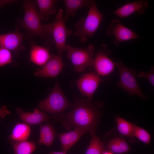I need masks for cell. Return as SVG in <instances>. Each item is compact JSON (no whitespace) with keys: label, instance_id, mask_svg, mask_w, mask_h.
Returning <instances> with one entry per match:
<instances>
[{"label":"cell","instance_id":"5bb4252c","mask_svg":"<svg viewBox=\"0 0 154 154\" xmlns=\"http://www.w3.org/2000/svg\"><path fill=\"white\" fill-rule=\"evenodd\" d=\"M23 36L19 32L0 34V47L9 50L21 49Z\"/></svg>","mask_w":154,"mask_h":154},{"label":"cell","instance_id":"ac0fdd59","mask_svg":"<svg viewBox=\"0 0 154 154\" xmlns=\"http://www.w3.org/2000/svg\"><path fill=\"white\" fill-rule=\"evenodd\" d=\"M31 133V129L29 125L18 123L13 127L9 139L13 142L28 141Z\"/></svg>","mask_w":154,"mask_h":154},{"label":"cell","instance_id":"5b68a950","mask_svg":"<svg viewBox=\"0 0 154 154\" xmlns=\"http://www.w3.org/2000/svg\"><path fill=\"white\" fill-rule=\"evenodd\" d=\"M115 64L118 69L119 77L116 86L127 92L129 96L135 95L143 100H146L147 97L142 92L136 78L137 70L128 68L121 61L115 62Z\"/></svg>","mask_w":154,"mask_h":154},{"label":"cell","instance_id":"9c48e42d","mask_svg":"<svg viewBox=\"0 0 154 154\" xmlns=\"http://www.w3.org/2000/svg\"><path fill=\"white\" fill-rule=\"evenodd\" d=\"M111 51L107 45L103 44L102 49L94 58L93 66L95 72L101 77L109 76L114 71L115 62L110 58Z\"/></svg>","mask_w":154,"mask_h":154},{"label":"cell","instance_id":"f546056e","mask_svg":"<svg viewBox=\"0 0 154 154\" xmlns=\"http://www.w3.org/2000/svg\"><path fill=\"white\" fill-rule=\"evenodd\" d=\"M49 154H67L64 152L51 151Z\"/></svg>","mask_w":154,"mask_h":154},{"label":"cell","instance_id":"d4e9b609","mask_svg":"<svg viewBox=\"0 0 154 154\" xmlns=\"http://www.w3.org/2000/svg\"><path fill=\"white\" fill-rule=\"evenodd\" d=\"M133 135L142 142L149 145L151 140L150 134L145 129L134 125Z\"/></svg>","mask_w":154,"mask_h":154},{"label":"cell","instance_id":"8992f818","mask_svg":"<svg viewBox=\"0 0 154 154\" xmlns=\"http://www.w3.org/2000/svg\"><path fill=\"white\" fill-rule=\"evenodd\" d=\"M73 104L67 100L57 82L48 97L39 104V109L51 114H60L72 108Z\"/></svg>","mask_w":154,"mask_h":154},{"label":"cell","instance_id":"44dd1931","mask_svg":"<svg viewBox=\"0 0 154 154\" xmlns=\"http://www.w3.org/2000/svg\"><path fill=\"white\" fill-rule=\"evenodd\" d=\"M12 147L14 154H32L37 148L36 142L28 141L13 142Z\"/></svg>","mask_w":154,"mask_h":154},{"label":"cell","instance_id":"d6986e66","mask_svg":"<svg viewBox=\"0 0 154 154\" xmlns=\"http://www.w3.org/2000/svg\"><path fill=\"white\" fill-rule=\"evenodd\" d=\"M90 1L87 0H64L66 9L64 19L66 21L70 16H73L79 9L84 7L89 8Z\"/></svg>","mask_w":154,"mask_h":154},{"label":"cell","instance_id":"30bf717a","mask_svg":"<svg viewBox=\"0 0 154 154\" xmlns=\"http://www.w3.org/2000/svg\"><path fill=\"white\" fill-rule=\"evenodd\" d=\"M107 35L114 37L113 43L119 46L121 43L140 37L133 31L123 25L117 19L112 20L106 32Z\"/></svg>","mask_w":154,"mask_h":154},{"label":"cell","instance_id":"7402d4cb","mask_svg":"<svg viewBox=\"0 0 154 154\" xmlns=\"http://www.w3.org/2000/svg\"><path fill=\"white\" fill-rule=\"evenodd\" d=\"M107 147L110 151L113 153H123L131 150V148L126 141L119 137L112 139L107 144Z\"/></svg>","mask_w":154,"mask_h":154},{"label":"cell","instance_id":"4316f807","mask_svg":"<svg viewBox=\"0 0 154 154\" xmlns=\"http://www.w3.org/2000/svg\"><path fill=\"white\" fill-rule=\"evenodd\" d=\"M139 78H143L146 79L153 86H154V68L152 66L151 70L148 72L143 71L140 72L137 75Z\"/></svg>","mask_w":154,"mask_h":154},{"label":"cell","instance_id":"603a6c76","mask_svg":"<svg viewBox=\"0 0 154 154\" xmlns=\"http://www.w3.org/2000/svg\"><path fill=\"white\" fill-rule=\"evenodd\" d=\"M116 120L118 130L120 133L129 139L133 138L134 125L119 117H116Z\"/></svg>","mask_w":154,"mask_h":154},{"label":"cell","instance_id":"4dcf8cb0","mask_svg":"<svg viewBox=\"0 0 154 154\" xmlns=\"http://www.w3.org/2000/svg\"><path fill=\"white\" fill-rule=\"evenodd\" d=\"M102 154H114V153L110 151H104Z\"/></svg>","mask_w":154,"mask_h":154},{"label":"cell","instance_id":"ffe728a7","mask_svg":"<svg viewBox=\"0 0 154 154\" xmlns=\"http://www.w3.org/2000/svg\"><path fill=\"white\" fill-rule=\"evenodd\" d=\"M40 125V137L38 143L50 146L55 137V130L52 126L49 124Z\"/></svg>","mask_w":154,"mask_h":154},{"label":"cell","instance_id":"484cf974","mask_svg":"<svg viewBox=\"0 0 154 154\" xmlns=\"http://www.w3.org/2000/svg\"><path fill=\"white\" fill-rule=\"evenodd\" d=\"M12 61V56L10 50L0 47V67L9 64Z\"/></svg>","mask_w":154,"mask_h":154},{"label":"cell","instance_id":"277c9868","mask_svg":"<svg viewBox=\"0 0 154 154\" xmlns=\"http://www.w3.org/2000/svg\"><path fill=\"white\" fill-rule=\"evenodd\" d=\"M66 20L63 16V10L59 9L56 15L54 20L52 22L43 25L46 31L53 38L58 54L66 51L67 38L72 32L66 27Z\"/></svg>","mask_w":154,"mask_h":154},{"label":"cell","instance_id":"7c38bea8","mask_svg":"<svg viewBox=\"0 0 154 154\" xmlns=\"http://www.w3.org/2000/svg\"><path fill=\"white\" fill-rule=\"evenodd\" d=\"M149 6L147 0H139L125 4L112 14L120 18L126 17L136 13L141 15L145 12Z\"/></svg>","mask_w":154,"mask_h":154},{"label":"cell","instance_id":"9a60e30c","mask_svg":"<svg viewBox=\"0 0 154 154\" xmlns=\"http://www.w3.org/2000/svg\"><path fill=\"white\" fill-rule=\"evenodd\" d=\"M16 111L19 118L28 125L40 124L49 119L46 113L37 109L31 112H25L19 108H17Z\"/></svg>","mask_w":154,"mask_h":154},{"label":"cell","instance_id":"cb8c5ba5","mask_svg":"<svg viewBox=\"0 0 154 154\" xmlns=\"http://www.w3.org/2000/svg\"><path fill=\"white\" fill-rule=\"evenodd\" d=\"M92 138L86 154H102L105 151L103 142L96 134L92 135Z\"/></svg>","mask_w":154,"mask_h":154},{"label":"cell","instance_id":"6da1fadb","mask_svg":"<svg viewBox=\"0 0 154 154\" xmlns=\"http://www.w3.org/2000/svg\"><path fill=\"white\" fill-rule=\"evenodd\" d=\"M73 109L63 115L60 119L66 130L84 128L92 135L95 134L101 115L100 106L92 100L74 96Z\"/></svg>","mask_w":154,"mask_h":154},{"label":"cell","instance_id":"4fadbf2b","mask_svg":"<svg viewBox=\"0 0 154 154\" xmlns=\"http://www.w3.org/2000/svg\"><path fill=\"white\" fill-rule=\"evenodd\" d=\"M87 132L88 131L85 128L77 127L69 132L58 134L62 151L66 153L67 152L82 136Z\"/></svg>","mask_w":154,"mask_h":154},{"label":"cell","instance_id":"3957f363","mask_svg":"<svg viewBox=\"0 0 154 154\" xmlns=\"http://www.w3.org/2000/svg\"><path fill=\"white\" fill-rule=\"evenodd\" d=\"M103 18L104 15L98 8L95 1L90 0L86 17L81 18L75 24V35L79 38L81 42H86L88 37L94 36Z\"/></svg>","mask_w":154,"mask_h":154},{"label":"cell","instance_id":"52a82bcc","mask_svg":"<svg viewBox=\"0 0 154 154\" xmlns=\"http://www.w3.org/2000/svg\"><path fill=\"white\" fill-rule=\"evenodd\" d=\"M95 50L94 45L90 44L86 48L74 47L67 44L66 51L67 56L74 66L75 71L80 73L88 67L93 66Z\"/></svg>","mask_w":154,"mask_h":154},{"label":"cell","instance_id":"83f0119b","mask_svg":"<svg viewBox=\"0 0 154 154\" xmlns=\"http://www.w3.org/2000/svg\"><path fill=\"white\" fill-rule=\"evenodd\" d=\"M11 114V112L8 110L7 107L4 105L0 109V117L1 118H4L7 115Z\"/></svg>","mask_w":154,"mask_h":154},{"label":"cell","instance_id":"2e32d148","mask_svg":"<svg viewBox=\"0 0 154 154\" xmlns=\"http://www.w3.org/2000/svg\"><path fill=\"white\" fill-rule=\"evenodd\" d=\"M48 50L45 47L33 44L30 52V61L38 66L45 64L51 57Z\"/></svg>","mask_w":154,"mask_h":154},{"label":"cell","instance_id":"f1b7e54d","mask_svg":"<svg viewBox=\"0 0 154 154\" xmlns=\"http://www.w3.org/2000/svg\"><path fill=\"white\" fill-rule=\"evenodd\" d=\"M14 1V0H0V6H3L6 4L9 3Z\"/></svg>","mask_w":154,"mask_h":154},{"label":"cell","instance_id":"8fae6325","mask_svg":"<svg viewBox=\"0 0 154 154\" xmlns=\"http://www.w3.org/2000/svg\"><path fill=\"white\" fill-rule=\"evenodd\" d=\"M64 65L61 54L51 55L47 62L37 69L34 74L38 77H55L61 72Z\"/></svg>","mask_w":154,"mask_h":154},{"label":"cell","instance_id":"e0dca14e","mask_svg":"<svg viewBox=\"0 0 154 154\" xmlns=\"http://www.w3.org/2000/svg\"><path fill=\"white\" fill-rule=\"evenodd\" d=\"M57 1L55 0H36L35 1L41 20H48L50 15L55 13L57 11L56 4Z\"/></svg>","mask_w":154,"mask_h":154},{"label":"cell","instance_id":"ba28073f","mask_svg":"<svg viewBox=\"0 0 154 154\" xmlns=\"http://www.w3.org/2000/svg\"><path fill=\"white\" fill-rule=\"evenodd\" d=\"M106 81L95 72H87L76 80V84L82 95L87 99L92 100L93 95L99 86L103 82Z\"/></svg>","mask_w":154,"mask_h":154},{"label":"cell","instance_id":"7a4b0ae2","mask_svg":"<svg viewBox=\"0 0 154 154\" xmlns=\"http://www.w3.org/2000/svg\"><path fill=\"white\" fill-rule=\"evenodd\" d=\"M24 14L20 25L31 36H38L53 43L52 37L45 30L38 15L35 1L27 0L23 1Z\"/></svg>","mask_w":154,"mask_h":154}]
</instances>
